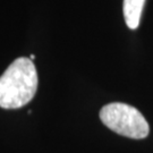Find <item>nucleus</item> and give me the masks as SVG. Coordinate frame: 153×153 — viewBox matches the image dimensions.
I'll return each mask as SVG.
<instances>
[{"label": "nucleus", "mask_w": 153, "mask_h": 153, "mask_svg": "<svg viewBox=\"0 0 153 153\" xmlns=\"http://www.w3.org/2000/svg\"><path fill=\"white\" fill-rule=\"evenodd\" d=\"M38 88V73L30 58L19 57L0 77V107L22 108L34 98Z\"/></svg>", "instance_id": "nucleus-1"}, {"label": "nucleus", "mask_w": 153, "mask_h": 153, "mask_svg": "<svg viewBox=\"0 0 153 153\" xmlns=\"http://www.w3.org/2000/svg\"><path fill=\"white\" fill-rule=\"evenodd\" d=\"M100 119L112 131L134 140L145 138L150 131L142 114L136 108L121 102L104 105L100 111Z\"/></svg>", "instance_id": "nucleus-2"}, {"label": "nucleus", "mask_w": 153, "mask_h": 153, "mask_svg": "<svg viewBox=\"0 0 153 153\" xmlns=\"http://www.w3.org/2000/svg\"><path fill=\"white\" fill-rule=\"evenodd\" d=\"M145 0H124V18L131 30H136L141 22Z\"/></svg>", "instance_id": "nucleus-3"}, {"label": "nucleus", "mask_w": 153, "mask_h": 153, "mask_svg": "<svg viewBox=\"0 0 153 153\" xmlns=\"http://www.w3.org/2000/svg\"><path fill=\"white\" fill-rule=\"evenodd\" d=\"M34 58H35V56H34V55H31V56H30V59H31V60H33Z\"/></svg>", "instance_id": "nucleus-4"}]
</instances>
